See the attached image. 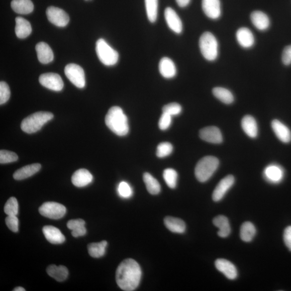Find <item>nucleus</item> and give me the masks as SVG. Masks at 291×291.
Listing matches in <instances>:
<instances>
[{
    "instance_id": "4be33fe9",
    "label": "nucleus",
    "mask_w": 291,
    "mask_h": 291,
    "mask_svg": "<svg viewBox=\"0 0 291 291\" xmlns=\"http://www.w3.org/2000/svg\"><path fill=\"white\" fill-rule=\"evenodd\" d=\"M159 69L161 75L165 79H172L177 74L176 65L168 57L162 58L159 63Z\"/></svg>"
},
{
    "instance_id": "a878e982",
    "label": "nucleus",
    "mask_w": 291,
    "mask_h": 291,
    "mask_svg": "<svg viewBox=\"0 0 291 291\" xmlns=\"http://www.w3.org/2000/svg\"><path fill=\"white\" fill-rule=\"evenodd\" d=\"M15 34L19 38L27 37L31 33L32 28L30 22L21 17L15 19Z\"/></svg>"
},
{
    "instance_id": "a19ab883",
    "label": "nucleus",
    "mask_w": 291,
    "mask_h": 291,
    "mask_svg": "<svg viewBox=\"0 0 291 291\" xmlns=\"http://www.w3.org/2000/svg\"><path fill=\"white\" fill-rule=\"evenodd\" d=\"M119 195L124 198H130L133 195V190L131 187L125 181H122L118 187Z\"/></svg>"
},
{
    "instance_id": "8fccbe9b",
    "label": "nucleus",
    "mask_w": 291,
    "mask_h": 291,
    "mask_svg": "<svg viewBox=\"0 0 291 291\" xmlns=\"http://www.w3.org/2000/svg\"><path fill=\"white\" fill-rule=\"evenodd\" d=\"M13 291H25V290L23 288L19 287H17V288H15L14 290H13Z\"/></svg>"
},
{
    "instance_id": "412c9836",
    "label": "nucleus",
    "mask_w": 291,
    "mask_h": 291,
    "mask_svg": "<svg viewBox=\"0 0 291 291\" xmlns=\"http://www.w3.org/2000/svg\"><path fill=\"white\" fill-rule=\"evenodd\" d=\"M71 180L76 187H83L93 182V176L87 170L80 169L74 173Z\"/></svg>"
},
{
    "instance_id": "cd10ccee",
    "label": "nucleus",
    "mask_w": 291,
    "mask_h": 291,
    "mask_svg": "<svg viewBox=\"0 0 291 291\" xmlns=\"http://www.w3.org/2000/svg\"><path fill=\"white\" fill-rule=\"evenodd\" d=\"M213 223L219 229L218 235L222 238L227 237L231 233V227L227 217L219 215L213 219Z\"/></svg>"
},
{
    "instance_id": "7c9ffc66",
    "label": "nucleus",
    "mask_w": 291,
    "mask_h": 291,
    "mask_svg": "<svg viewBox=\"0 0 291 291\" xmlns=\"http://www.w3.org/2000/svg\"><path fill=\"white\" fill-rule=\"evenodd\" d=\"M86 222L82 219L70 220L67 223L68 228L72 230V235L74 237L83 236L86 234Z\"/></svg>"
},
{
    "instance_id": "de8ad7c7",
    "label": "nucleus",
    "mask_w": 291,
    "mask_h": 291,
    "mask_svg": "<svg viewBox=\"0 0 291 291\" xmlns=\"http://www.w3.org/2000/svg\"><path fill=\"white\" fill-rule=\"evenodd\" d=\"M284 241L288 248L291 251V226H288L284 232Z\"/></svg>"
},
{
    "instance_id": "c85d7f7f",
    "label": "nucleus",
    "mask_w": 291,
    "mask_h": 291,
    "mask_svg": "<svg viewBox=\"0 0 291 291\" xmlns=\"http://www.w3.org/2000/svg\"><path fill=\"white\" fill-rule=\"evenodd\" d=\"M47 273L50 277L60 282L66 281L69 275L68 269L63 265L57 267L55 265H50L47 269Z\"/></svg>"
},
{
    "instance_id": "7ed1b4c3",
    "label": "nucleus",
    "mask_w": 291,
    "mask_h": 291,
    "mask_svg": "<svg viewBox=\"0 0 291 291\" xmlns=\"http://www.w3.org/2000/svg\"><path fill=\"white\" fill-rule=\"evenodd\" d=\"M53 118V114L49 112L40 111L32 114L22 121V130L29 134L35 133Z\"/></svg>"
},
{
    "instance_id": "bb28decb",
    "label": "nucleus",
    "mask_w": 291,
    "mask_h": 291,
    "mask_svg": "<svg viewBox=\"0 0 291 291\" xmlns=\"http://www.w3.org/2000/svg\"><path fill=\"white\" fill-rule=\"evenodd\" d=\"M242 127L244 132L249 137L255 138L258 135V126L255 119L250 115L244 116L242 120Z\"/></svg>"
},
{
    "instance_id": "20e7f679",
    "label": "nucleus",
    "mask_w": 291,
    "mask_h": 291,
    "mask_svg": "<svg viewBox=\"0 0 291 291\" xmlns=\"http://www.w3.org/2000/svg\"><path fill=\"white\" fill-rule=\"evenodd\" d=\"M219 166V160L215 157L207 156L200 159L195 170V177L200 183L208 181L216 172Z\"/></svg>"
},
{
    "instance_id": "aec40b11",
    "label": "nucleus",
    "mask_w": 291,
    "mask_h": 291,
    "mask_svg": "<svg viewBox=\"0 0 291 291\" xmlns=\"http://www.w3.org/2000/svg\"><path fill=\"white\" fill-rule=\"evenodd\" d=\"M36 51L38 61L41 63L48 64L53 61V51L46 43H38L36 45Z\"/></svg>"
},
{
    "instance_id": "39448f33",
    "label": "nucleus",
    "mask_w": 291,
    "mask_h": 291,
    "mask_svg": "<svg viewBox=\"0 0 291 291\" xmlns=\"http://www.w3.org/2000/svg\"><path fill=\"white\" fill-rule=\"evenodd\" d=\"M200 52L205 59L209 61L216 60L218 55V43L216 38L210 32H205L199 40Z\"/></svg>"
},
{
    "instance_id": "2f4dec72",
    "label": "nucleus",
    "mask_w": 291,
    "mask_h": 291,
    "mask_svg": "<svg viewBox=\"0 0 291 291\" xmlns=\"http://www.w3.org/2000/svg\"><path fill=\"white\" fill-rule=\"evenodd\" d=\"M212 94L216 98L225 104H230L234 101V96L229 90L225 88L221 87L213 88Z\"/></svg>"
},
{
    "instance_id": "c9c22d12",
    "label": "nucleus",
    "mask_w": 291,
    "mask_h": 291,
    "mask_svg": "<svg viewBox=\"0 0 291 291\" xmlns=\"http://www.w3.org/2000/svg\"><path fill=\"white\" fill-rule=\"evenodd\" d=\"M145 5L149 21L154 23L158 17V0H145Z\"/></svg>"
},
{
    "instance_id": "e433bc0d",
    "label": "nucleus",
    "mask_w": 291,
    "mask_h": 291,
    "mask_svg": "<svg viewBox=\"0 0 291 291\" xmlns=\"http://www.w3.org/2000/svg\"><path fill=\"white\" fill-rule=\"evenodd\" d=\"M164 179L167 186L174 189L177 186L178 175L172 168H167L163 173Z\"/></svg>"
},
{
    "instance_id": "9d476101",
    "label": "nucleus",
    "mask_w": 291,
    "mask_h": 291,
    "mask_svg": "<svg viewBox=\"0 0 291 291\" xmlns=\"http://www.w3.org/2000/svg\"><path fill=\"white\" fill-rule=\"evenodd\" d=\"M41 85L48 89L60 92L64 87V83L61 77L55 73L44 74L39 78Z\"/></svg>"
},
{
    "instance_id": "49530a36",
    "label": "nucleus",
    "mask_w": 291,
    "mask_h": 291,
    "mask_svg": "<svg viewBox=\"0 0 291 291\" xmlns=\"http://www.w3.org/2000/svg\"><path fill=\"white\" fill-rule=\"evenodd\" d=\"M282 61L286 66L291 64V45L285 48L282 54Z\"/></svg>"
},
{
    "instance_id": "72a5a7b5",
    "label": "nucleus",
    "mask_w": 291,
    "mask_h": 291,
    "mask_svg": "<svg viewBox=\"0 0 291 291\" xmlns=\"http://www.w3.org/2000/svg\"><path fill=\"white\" fill-rule=\"evenodd\" d=\"M143 179L147 190L152 195H157L161 191V186L156 179H155L151 174L145 173L144 174Z\"/></svg>"
},
{
    "instance_id": "b1692460",
    "label": "nucleus",
    "mask_w": 291,
    "mask_h": 291,
    "mask_svg": "<svg viewBox=\"0 0 291 291\" xmlns=\"http://www.w3.org/2000/svg\"><path fill=\"white\" fill-rule=\"evenodd\" d=\"M41 165L40 164H34L22 167L16 171L13 177L16 180H22L28 178L37 173L41 170Z\"/></svg>"
},
{
    "instance_id": "37998d69",
    "label": "nucleus",
    "mask_w": 291,
    "mask_h": 291,
    "mask_svg": "<svg viewBox=\"0 0 291 291\" xmlns=\"http://www.w3.org/2000/svg\"><path fill=\"white\" fill-rule=\"evenodd\" d=\"M163 111L171 116L178 115L182 112V107L177 102L170 103L164 106Z\"/></svg>"
},
{
    "instance_id": "f8f14e48",
    "label": "nucleus",
    "mask_w": 291,
    "mask_h": 291,
    "mask_svg": "<svg viewBox=\"0 0 291 291\" xmlns=\"http://www.w3.org/2000/svg\"><path fill=\"white\" fill-rule=\"evenodd\" d=\"M199 137L210 143L219 144L223 142V136L219 129L215 126H209L200 129Z\"/></svg>"
},
{
    "instance_id": "ea45409f",
    "label": "nucleus",
    "mask_w": 291,
    "mask_h": 291,
    "mask_svg": "<svg viewBox=\"0 0 291 291\" xmlns=\"http://www.w3.org/2000/svg\"><path fill=\"white\" fill-rule=\"evenodd\" d=\"M17 155L12 152L6 150L0 151V163L5 164L14 163L18 160Z\"/></svg>"
},
{
    "instance_id": "9b49d317",
    "label": "nucleus",
    "mask_w": 291,
    "mask_h": 291,
    "mask_svg": "<svg viewBox=\"0 0 291 291\" xmlns=\"http://www.w3.org/2000/svg\"><path fill=\"white\" fill-rule=\"evenodd\" d=\"M235 183V178L229 175L219 181V183L215 188L212 193V199L215 202L221 200L225 194L230 190V188Z\"/></svg>"
},
{
    "instance_id": "3c124183",
    "label": "nucleus",
    "mask_w": 291,
    "mask_h": 291,
    "mask_svg": "<svg viewBox=\"0 0 291 291\" xmlns=\"http://www.w3.org/2000/svg\"><path fill=\"white\" fill-rule=\"evenodd\" d=\"M86 1H87V0H86Z\"/></svg>"
},
{
    "instance_id": "a211bd4d",
    "label": "nucleus",
    "mask_w": 291,
    "mask_h": 291,
    "mask_svg": "<svg viewBox=\"0 0 291 291\" xmlns=\"http://www.w3.org/2000/svg\"><path fill=\"white\" fill-rule=\"evenodd\" d=\"M236 38L241 46L245 49L251 48L255 44V37L248 28H239L236 32Z\"/></svg>"
},
{
    "instance_id": "58836bf2",
    "label": "nucleus",
    "mask_w": 291,
    "mask_h": 291,
    "mask_svg": "<svg viewBox=\"0 0 291 291\" xmlns=\"http://www.w3.org/2000/svg\"><path fill=\"white\" fill-rule=\"evenodd\" d=\"M173 150V147L170 142H162L157 147V155L160 158L168 157L171 154Z\"/></svg>"
},
{
    "instance_id": "4c0bfd02",
    "label": "nucleus",
    "mask_w": 291,
    "mask_h": 291,
    "mask_svg": "<svg viewBox=\"0 0 291 291\" xmlns=\"http://www.w3.org/2000/svg\"><path fill=\"white\" fill-rule=\"evenodd\" d=\"M4 211L8 216H16L18 212V204L17 199L11 197L8 199L4 205Z\"/></svg>"
},
{
    "instance_id": "1a4fd4ad",
    "label": "nucleus",
    "mask_w": 291,
    "mask_h": 291,
    "mask_svg": "<svg viewBox=\"0 0 291 291\" xmlns=\"http://www.w3.org/2000/svg\"><path fill=\"white\" fill-rule=\"evenodd\" d=\"M48 20L53 24L59 27H65L70 21V17L67 13L62 9L49 6L46 11Z\"/></svg>"
},
{
    "instance_id": "4468645a",
    "label": "nucleus",
    "mask_w": 291,
    "mask_h": 291,
    "mask_svg": "<svg viewBox=\"0 0 291 291\" xmlns=\"http://www.w3.org/2000/svg\"><path fill=\"white\" fill-rule=\"evenodd\" d=\"M202 8L205 15L211 19H218L221 15L219 0H202Z\"/></svg>"
},
{
    "instance_id": "f257e3e1",
    "label": "nucleus",
    "mask_w": 291,
    "mask_h": 291,
    "mask_svg": "<svg viewBox=\"0 0 291 291\" xmlns=\"http://www.w3.org/2000/svg\"><path fill=\"white\" fill-rule=\"evenodd\" d=\"M139 264L131 258L126 259L116 271V282L119 287L125 291H132L138 288L141 278Z\"/></svg>"
},
{
    "instance_id": "473e14b6",
    "label": "nucleus",
    "mask_w": 291,
    "mask_h": 291,
    "mask_svg": "<svg viewBox=\"0 0 291 291\" xmlns=\"http://www.w3.org/2000/svg\"><path fill=\"white\" fill-rule=\"evenodd\" d=\"M107 245V242L106 241L89 244L88 246L89 255L95 258L102 257L105 254Z\"/></svg>"
},
{
    "instance_id": "423d86ee",
    "label": "nucleus",
    "mask_w": 291,
    "mask_h": 291,
    "mask_svg": "<svg viewBox=\"0 0 291 291\" xmlns=\"http://www.w3.org/2000/svg\"><path fill=\"white\" fill-rule=\"evenodd\" d=\"M96 53L99 60L105 66H113L119 60V54L102 38L96 42Z\"/></svg>"
},
{
    "instance_id": "c03bdc74",
    "label": "nucleus",
    "mask_w": 291,
    "mask_h": 291,
    "mask_svg": "<svg viewBox=\"0 0 291 291\" xmlns=\"http://www.w3.org/2000/svg\"><path fill=\"white\" fill-rule=\"evenodd\" d=\"M172 116L166 113L162 114L159 121V127L161 130H166L172 124Z\"/></svg>"
},
{
    "instance_id": "393cba45",
    "label": "nucleus",
    "mask_w": 291,
    "mask_h": 291,
    "mask_svg": "<svg viewBox=\"0 0 291 291\" xmlns=\"http://www.w3.org/2000/svg\"><path fill=\"white\" fill-rule=\"evenodd\" d=\"M11 6L17 14H29L34 10V4L31 0H12Z\"/></svg>"
},
{
    "instance_id": "0eeeda50",
    "label": "nucleus",
    "mask_w": 291,
    "mask_h": 291,
    "mask_svg": "<svg viewBox=\"0 0 291 291\" xmlns=\"http://www.w3.org/2000/svg\"><path fill=\"white\" fill-rule=\"evenodd\" d=\"M64 73L70 81L76 87L82 89L86 86L85 73L79 65L71 63L65 68Z\"/></svg>"
},
{
    "instance_id": "f3484780",
    "label": "nucleus",
    "mask_w": 291,
    "mask_h": 291,
    "mask_svg": "<svg viewBox=\"0 0 291 291\" xmlns=\"http://www.w3.org/2000/svg\"><path fill=\"white\" fill-rule=\"evenodd\" d=\"M271 126L277 137L284 143H289L291 141L290 129L281 121L275 119L272 121Z\"/></svg>"
},
{
    "instance_id": "f704fd0d",
    "label": "nucleus",
    "mask_w": 291,
    "mask_h": 291,
    "mask_svg": "<svg viewBox=\"0 0 291 291\" xmlns=\"http://www.w3.org/2000/svg\"><path fill=\"white\" fill-rule=\"evenodd\" d=\"M256 234L255 225L250 222H244L241 226L240 236L242 240L250 242L253 239Z\"/></svg>"
},
{
    "instance_id": "dca6fc26",
    "label": "nucleus",
    "mask_w": 291,
    "mask_h": 291,
    "mask_svg": "<svg viewBox=\"0 0 291 291\" xmlns=\"http://www.w3.org/2000/svg\"><path fill=\"white\" fill-rule=\"evenodd\" d=\"M264 177L269 182L278 184L281 182L284 177L283 168L277 165H271L265 168Z\"/></svg>"
},
{
    "instance_id": "ddd939ff",
    "label": "nucleus",
    "mask_w": 291,
    "mask_h": 291,
    "mask_svg": "<svg viewBox=\"0 0 291 291\" xmlns=\"http://www.w3.org/2000/svg\"><path fill=\"white\" fill-rule=\"evenodd\" d=\"M165 17L169 28L177 34H181L183 30V22L177 13L171 7L165 10Z\"/></svg>"
},
{
    "instance_id": "a18cd8bd",
    "label": "nucleus",
    "mask_w": 291,
    "mask_h": 291,
    "mask_svg": "<svg viewBox=\"0 0 291 291\" xmlns=\"http://www.w3.org/2000/svg\"><path fill=\"white\" fill-rule=\"evenodd\" d=\"M5 223L8 228L14 232L18 231V219L16 216H8L5 218Z\"/></svg>"
},
{
    "instance_id": "6e6552de",
    "label": "nucleus",
    "mask_w": 291,
    "mask_h": 291,
    "mask_svg": "<svg viewBox=\"0 0 291 291\" xmlns=\"http://www.w3.org/2000/svg\"><path fill=\"white\" fill-rule=\"evenodd\" d=\"M39 212L44 217L52 219L62 218L67 212L66 206L54 202L44 203L39 208Z\"/></svg>"
},
{
    "instance_id": "79ce46f5",
    "label": "nucleus",
    "mask_w": 291,
    "mask_h": 291,
    "mask_svg": "<svg viewBox=\"0 0 291 291\" xmlns=\"http://www.w3.org/2000/svg\"><path fill=\"white\" fill-rule=\"evenodd\" d=\"M10 97V90L7 84L4 82L0 83V104L7 102Z\"/></svg>"
},
{
    "instance_id": "5701e85b",
    "label": "nucleus",
    "mask_w": 291,
    "mask_h": 291,
    "mask_svg": "<svg viewBox=\"0 0 291 291\" xmlns=\"http://www.w3.org/2000/svg\"><path fill=\"white\" fill-rule=\"evenodd\" d=\"M251 20L255 27L261 31L267 30L270 26V19L266 14L261 11H255L251 13Z\"/></svg>"
},
{
    "instance_id": "f03ea898",
    "label": "nucleus",
    "mask_w": 291,
    "mask_h": 291,
    "mask_svg": "<svg viewBox=\"0 0 291 291\" xmlns=\"http://www.w3.org/2000/svg\"><path fill=\"white\" fill-rule=\"evenodd\" d=\"M105 124L115 134L125 136L128 133L129 125L127 116L119 106H113L105 116Z\"/></svg>"
},
{
    "instance_id": "2eb2a0df",
    "label": "nucleus",
    "mask_w": 291,
    "mask_h": 291,
    "mask_svg": "<svg viewBox=\"0 0 291 291\" xmlns=\"http://www.w3.org/2000/svg\"><path fill=\"white\" fill-rule=\"evenodd\" d=\"M216 269L228 279L234 280L237 277V270L234 264L225 259H218L215 262Z\"/></svg>"
},
{
    "instance_id": "6ab92c4d",
    "label": "nucleus",
    "mask_w": 291,
    "mask_h": 291,
    "mask_svg": "<svg viewBox=\"0 0 291 291\" xmlns=\"http://www.w3.org/2000/svg\"><path fill=\"white\" fill-rule=\"evenodd\" d=\"M42 230L45 238L52 244H62L66 240V238H65L61 231L55 227V226L51 225L44 226Z\"/></svg>"
},
{
    "instance_id": "c756f323",
    "label": "nucleus",
    "mask_w": 291,
    "mask_h": 291,
    "mask_svg": "<svg viewBox=\"0 0 291 291\" xmlns=\"http://www.w3.org/2000/svg\"><path fill=\"white\" fill-rule=\"evenodd\" d=\"M164 223L168 230L177 234H183L186 229L184 221L178 218L166 217L164 219Z\"/></svg>"
},
{
    "instance_id": "09e8293b",
    "label": "nucleus",
    "mask_w": 291,
    "mask_h": 291,
    "mask_svg": "<svg viewBox=\"0 0 291 291\" xmlns=\"http://www.w3.org/2000/svg\"><path fill=\"white\" fill-rule=\"evenodd\" d=\"M191 0H176L177 3L181 8L186 7L189 5Z\"/></svg>"
}]
</instances>
